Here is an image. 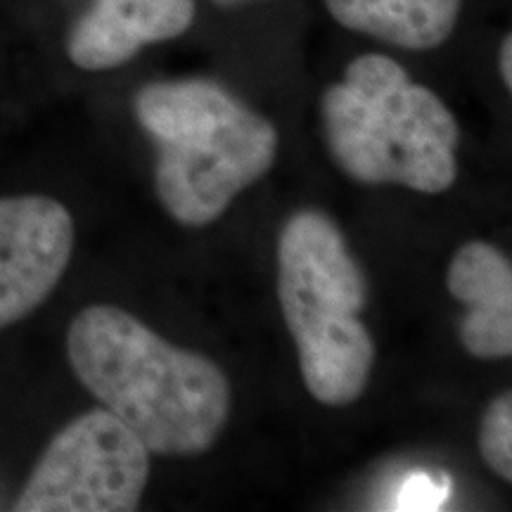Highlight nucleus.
<instances>
[{"label":"nucleus","mask_w":512,"mask_h":512,"mask_svg":"<svg viewBox=\"0 0 512 512\" xmlns=\"http://www.w3.org/2000/svg\"><path fill=\"white\" fill-rule=\"evenodd\" d=\"M67 356L83 387L150 453L200 456L230 415L228 377L207 356L178 349L117 306L72 320Z\"/></svg>","instance_id":"nucleus-1"},{"label":"nucleus","mask_w":512,"mask_h":512,"mask_svg":"<svg viewBox=\"0 0 512 512\" xmlns=\"http://www.w3.org/2000/svg\"><path fill=\"white\" fill-rule=\"evenodd\" d=\"M136 117L157 147L159 202L190 228L221 219L278 157V131L271 121L209 79L140 88Z\"/></svg>","instance_id":"nucleus-2"},{"label":"nucleus","mask_w":512,"mask_h":512,"mask_svg":"<svg viewBox=\"0 0 512 512\" xmlns=\"http://www.w3.org/2000/svg\"><path fill=\"white\" fill-rule=\"evenodd\" d=\"M328 150L351 181L425 195L453 188L460 126L437 93L387 55H361L323 95Z\"/></svg>","instance_id":"nucleus-3"},{"label":"nucleus","mask_w":512,"mask_h":512,"mask_svg":"<svg viewBox=\"0 0 512 512\" xmlns=\"http://www.w3.org/2000/svg\"><path fill=\"white\" fill-rule=\"evenodd\" d=\"M278 299L313 399L335 408L361 399L375 363L373 335L361 320L368 278L323 211L287 219L278 240Z\"/></svg>","instance_id":"nucleus-4"},{"label":"nucleus","mask_w":512,"mask_h":512,"mask_svg":"<svg viewBox=\"0 0 512 512\" xmlns=\"http://www.w3.org/2000/svg\"><path fill=\"white\" fill-rule=\"evenodd\" d=\"M150 477V451L105 408L83 413L55 434L15 510L133 512Z\"/></svg>","instance_id":"nucleus-5"},{"label":"nucleus","mask_w":512,"mask_h":512,"mask_svg":"<svg viewBox=\"0 0 512 512\" xmlns=\"http://www.w3.org/2000/svg\"><path fill=\"white\" fill-rule=\"evenodd\" d=\"M74 249V219L53 197H0V328L55 290Z\"/></svg>","instance_id":"nucleus-6"},{"label":"nucleus","mask_w":512,"mask_h":512,"mask_svg":"<svg viewBox=\"0 0 512 512\" xmlns=\"http://www.w3.org/2000/svg\"><path fill=\"white\" fill-rule=\"evenodd\" d=\"M195 19V0H95L74 24L67 55L79 69L105 72L150 43L178 38Z\"/></svg>","instance_id":"nucleus-7"},{"label":"nucleus","mask_w":512,"mask_h":512,"mask_svg":"<svg viewBox=\"0 0 512 512\" xmlns=\"http://www.w3.org/2000/svg\"><path fill=\"white\" fill-rule=\"evenodd\" d=\"M448 292L465 306L458 337L475 358L494 361L512 354V264L501 249L472 240L453 254Z\"/></svg>","instance_id":"nucleus-8"},{"label":"nucleus","mask_w":512,"mask_h":512,"mask_svg":"<svg viewBox=\"0 0 512 512\" xmlns=\"http://www.w3.org/2000/svg\"><path fill=\"white\" fill-rule=\"evenodd\" d=\"M342 27L406 50H434L451 38L463 0H325Z\"/></svg>","instance_id":"nucleus-9"},{"label":"nucleus","mask_w":512,"mask_h":512,"mask_svg":"<svg viewBox=\"0 0 512 512\" xmlns=\"http://www.w3.org/2000/svg\"><path fill=\"white\" fill-rule=\"evenodd\" d=\"M479 453L484 463L503 477L512 479V394L496 396L486 406L482 427H479Z\"/></svg>","instance_id":"nucleus-10"},{"label":"nucleus","mask_w":512,"mask_h":512,"mask_svg":"<svg viewBox=\"0 0 512 512\" xmlns=\"http://www.w3.org/2000/svg\"><path fill=\"white\" fill-rule=\"evenodd\" d=\"M451 494V482L446 477H434L427 472H415L401 484L394 510H439Z\"/></svg>","instance_id":"nucleus-11"},{"label":"nucleus","mask_w":512,"mask_h":512,"mask_svg":"<svg viewBox=\"0 0 512 512\" xmlns=\"http://www.w3.org/2000/svg\"><path fill=\"white\" fill-rule=\"evenodd\" d=\"M498 69H501V79L505 88H512V38L510 34L503 38L501 43V55H498Z\"/></svg>","instance_id":"nucleus-12"},{"label":"nucleus","mask_w":512,"mask_h":512,"mask_svg":"<svg viewBox=\"0 0 512 512\" xmlns=\"http://www.w3.org/2000/svg\"><path fill=\"white\" fill-rule=\"evenodd\" d=\"M214 3H219V5H242V3H249V0H214Z\"/></svg>","instance_id":"nucleus-13"}]
</instances>
